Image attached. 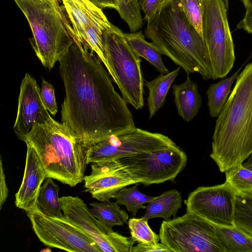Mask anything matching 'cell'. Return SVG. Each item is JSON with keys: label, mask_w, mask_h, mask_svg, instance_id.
Here are the masks:
<instances>
[{"label": "cell", "mask_w": 252, "mask_h": 252, "mask_svg": "<svg viewBox=\"0 0 252 252\" xmlns=\"http://www.w3.org/2000/svg\"><path fill=\"white\" fill-rule=\"evenodd\" d=\"M71 37L72 44L59 61L65 93L62 123L90 145L135 128L127 103L115 90L101 59Z\"/></svg>", "instance_id": "cell-1"}, {"label": "cell", "mask_w": 252, "mask_h": 252, "mask_svg": "<svg viewBox=\"0 0 252 252\" xmlns=\"http://www.w3.org/2000/svg\"><path fill=\"white\" fill-rule=\"evenodd\" d=\"M217 118L210 156L223 173L252 154V62L238 74Z\"/></svg>", "instance_id": "cell-2"}, {"label": "cell", "mask_w": 252, "mask_h": 252, "mask_svg": "<svg viewBox=\"0 0 252 252\" xmlns=\"http://www.w3.org/2000/svg\"><path fill=\"white\" fill-rule=\"evenodd\" d=\"M145 35L162 54L186 73H198L205 80L212 70L205 41L177 0H168L147 24Z\"/></svg>", "instance_id": "cell-3"}, {"label": "cell", "mask_w": 252, "mask_h": 252, "mask_svg": "<svg viewBox=\"0 0 252 252\" xmlns=\"http://www.w3.org/2000/svg\"><path fill=\"white\" fill-rule=\"evenodd\" d=\"M25 142L37 153L48 177L70 187L84 181L91 145L76 138L64 124L51 117L35 126Z\"/></svg>", "instance_id": "cell-4"}, {"label": "cell", "mask_w": 252, "mask_h": 252, "mask_svg": "<svg viewBox=\"0 0 252 252\" xmlns=\"http://www.w3.org/2000/svg\"><path fill=\"white\" fill-rule=\"evenodd\" d=\"M30 25L32 48L42 65L51 70L59 62L73 40L65 21L45 0H13Z\"/></svg>", "instance_id": "cell-5"}, {"label": "cell", "mask_w": 252, "mask_h": 252, "mask_svg": "<svg viewBox=\"0 0 252 252\" xmlns=\"http://www.w3.org/2000/svg\"><path fill=\"white\" fill-rule=\"evenodd\" d=\"M103 41L109 74L122 97L136 110L141 109L144 104V79L140 57L128 44L125 33L113 24L103 33Z\"/></svg>", "instance_id": "cell-6"}, {"label": "cell", "mask_w": 252, "mask_h": 252, "mask_svg": "<svg viewBox=\"0 0 252 252\" xmlns=\"http://www.w3.org/2000/svg\"><path fill=\"white\" fill-rule=\"evenodd\" d=\"M160 242L174 252H225L216 226L191 212L163 220Z\"/></svg>", "instance_id": "cell-7"}, {"label": "cell", "mask_w": 252, "mask_h": 252, "mask_svg": "<svg viewBox=\"0 0 252 252\" xmlns=\"http://www.w3.org/2000/svg\"><path fill=\"white\" fill-rule=\"evenodd\" d=\"M227 11L223 0H207L203 11L202 37L207 47L213 80L225 77L235 60Z\"/></svg>", "instance_id": "cell-8"}, {"label": "cell", "mask_w": 252, "mask_h": 252, "mask_svg": "<svg viewBox=\"0 0 252 252\" xmlns=\"http://www.w3.org/2000/svg\"><path fill=\"white\" fill-rule=\"evenodd\" d=\"M137 183L145 186L174 181L185 168L188 158L176 144L115 160Z\"/></svg>", "instance_id": "cell-9"}, {"label": "cell", "mask_w": 252, "mask_h": 252, "mask_svg": "<svg viewBox=\"0 0 252 252\" xmlns=\"http://www.w3.org/2000/svg\"><path fill=\"white\" fill-rule=\"evenodd\" d=\"M174 144L164 135L135 127L112 135L92 144L88 152V163L115 160Z\"/></svg>", "instance_id": "cell-10"}, {"label": "cell", "mask_w": 252, "mask_h": 252, "mask_svg": "<svg viewBox=\"0 0 252 252\" xmlns=\"http://www.w3.org/2000/svg\"><path fill=\"white\" fill-rule=\"evenodd\" d=\"M27 214L35 234L46 246L70 252H102L85 231L64 216L48 217L37 208Z\"/></svg>", "instance_id": "cell-11"}, {"label": "cell", "mask_w": 252, "mask_h": 252, "mask_svg": "<svg viewBox=\"0 0 252 252\" xmlns=\"http://www.w3.org/2000/svg\"><path fill=\"white\" fill-rule=\"evenodd\" d=\"M237 192L227 182L200 187L184 200L186 210L216 226L234 227Z\"/></svg>", "instance_id": "cell-12"}, {"label": "cell", "mask_w": 252, "mask_h": 252, "mask_svg": "<svg viewBox=\"0 0 252 252\" xmlns=\"http://www.w3.org/2000/svg\"><path fill=\"white\" fill-rule=\"evenodd\" d=\"M64 216L85 231L104 252H131L136 242L114 232L96 218L83 200L71 196L60 198Z\"/></svg>", "instance_id": "cell-13"}, {"label": "cell", "mask_w": 252, "mask_h": 252, "mask_svg": "<svg viewBox=\"0 0 252 252\" xmlns=\"http://www.w3.org/2000/svg\"><path fill=\"white\" fill-rule=\"evenodd\" d=\"M51 118L42 102L36 80L26 73L21 84L17 117L13 126L16 136L25 142L35 126L42 125Z\"/></svg>", "instance_id": "cell-14"}, {"label": "cell", "mask_w": 252, "mask_h": 252, "mask_svg": "<svg viewBox=\"0 0 252 252\" xmlns=\"http://www.w3.org/2000/svg\"><path fill=\"white\" fill-rule=\"evenodd\" d=\"M85 191L100 202L110 200L122 188L136 182L116 160L92 163L84 178Z\"/></svg>", "instance_id": "cell-15"}, {"label": "cell", "mask_w": 252, "mask_h": 252, "mask_svg": "<svg viewBox=\"0 0 252 252\" xmlns=\"http://www.w3.org/2000/svg\"><path fill=\"white\" fill-rule=\"evenodd\" d=\"M27 145L26 164L22 182L15 194L17 207L26 212L37 209V199L42 184L47 177L46 169L37 153Z\"/></svg>", "instance_id": "cell-16"}, {"label": "cell", "mask_w": 252, "mask_h": 252, "mask_svg": "<svg viewBox=\"0 0 252 252\" xmlns=\"http://www.w3.org/2000/svg\"><path fill=\"white\" fill-rule=\"evenodd\" d=\"M63 10L71 28L68 31L81 43L86 31L98 25L112 24L103 12L102 9L90 0H61Z\"/></svg>", "instance_id": "cell-17"}, {"label": "cell", "mask_w": 252, "mask_h": 252, "mask_svg": "<svg viewBox=\"0 0 252 252\" xmlns=\"http://www.w3.org/2000/svg\"><path fill=\"white\" fill-rule=\"evenodd\" d=\"M172 89L178 115L186 122L191 121L201 106V96L196 84L188 75L185 82L174 85Z\"/></svg>", "instance_id": "cell-18"}, {"label": "cell", "mask_w": 252, "mask_h": 252, "mask_svg": "<svg viewBox=\"0 0 252 252\" xmlns=\"http://www.w3.org/2000/svg\"><path fill=\"white\" fill-rule=\"evenodd\" d=\"M182 201L181 193L177 190L165 191L148 203L143 217L148 220L155 218L169 220L172 216L175 218L178 210L182 208Z\"/></svg>", "instance_id": "cell-19"}, {"label": "cell", "mask_w": 252, "mask_h": 252, "mask_svg": "<svg viewBox=\"0 0 252 252\" xmlns=\"http://www.w3.org/2000/svg\"><path fill=\"white\" fill-rule=\"evenodd\" d=\"M180 66L167 74L160 73L155 79L146 81L149 90L147 104L150 118H152L163 106L168 91L178 75Z\"/></svg>", "instance_id": "cell-20"}, {"label": "cell", "mask_w": 252, "mask_h": 252, "mask_svg": "<svg viewBox=\"0 0 252 252\" xmlns=\"http://www.w3.org/2000/svg\"><path fill=\"white\" fill-rule=\"evenodd\" d=\"M125 36L129 45L140 57L146 60L160 73H169L162 62V53L153 42L145 40L141 31L125 33Z\"/></svg>", "instance_id": "cell-21"}, {"label": "cell", "mask_w": 252, "mask_h": 252, "mask_svg": "<svg viewBox=\"0 0 252 252\" xmlns=\"http://www.w3.org/2000/svg\"><path fill=\"white\" fill-rule=\"evenodd\" d=\"M243 66L242 65L231 76L224 78L218 83L211 84L208 87L206 94L211 117L216 118L219 116L231 92V89L233 82L236 80Z\"/></svg>", "instance_id": "cell-22"}, {"label": "cell", "mask_w": 252, "mask_h": 252, "mask_svg": "<svg viewBox=\"0 0 252 252\" xmlns=\"http://www.w3.org/2000/svg\"><path fill=\"white\" fill-rule=\"evenodd\" d=\"M53 178L47 177L41 186L37 199V207L43 215L53 218L64 217L59 197V187Z\"/></svg>", "instance_id": "cell-23"}, {"label": "cell", "mask_w": 252, "mask_h": 252, "mask_svg": "<svg viewBox=\"0 0 252 252\" xmlns=\"http://www.w3.org/2000/svg\"><path fill=\"white\" fill-rule=\"evenodd\" d=\"M216 228L225 252H252V237L237 226Z\"/></svg>", "instance_id": "cell-24"}, {"label": "cell", "mask_w": 252, "mask_h": 252, "mask_svg": "<svg viewBox=\"0 0 252 252\" xmlns=\"http://www.w3.org/2000/svg\"><path fill=\"white\" fill-rule=\"evenodd\" d=\"M90 205L91 213L109 228L124 225L128 219L127 213L121 209L117 202H93Z\"/></svg>", "instance_id": "cell-25"}, {"label": "cell", "mask_w": 252, "mask_h": 252, "mask_svg": "<svg viewBox=\"0 0 252 252\" xmlns=\"http://www.w3.org/2000/svg\"><path fill=\"white\" fill-rule=\"evenodd\" d=\"M234 222L252 237V192H237Z\"/></svg>", "instance_id": "cell-26"}, {"label": "cell", "mask_w": 252, "mask_h": 252, "mask_svg": "<svg viewBox=\"0 0 252 252\" xmlns=\"http://www.w3.org/2000/svg\"><path fill=\"white\" fill-rule=\"evenodd\" d=\"M155 198L139 191L136 184L130 188H122L114 197L119 205L125 206L126 210L134 216L136 215L139 209H146L144 204L149 203Z\"/></svg>", "instance_id": "cell-27"}, {"label": "cell", "mask_w": 252, "mask_h": 252, "mask_svg": "<svg viewBox=\"0 0 252 252\" xmlns=\"http://www.w3.org/2000/svg\"><path fill=\"white\" fill-rule=\"evenodd\" d=\"M116 10L128 26L130 32L139 31L143 26L141 6L138 0H115Z\"/></svg>", "instance_id": "cell-28"}, {"label": "cell", "mask_w": 252, "mask_h": 252, "mask_svg": "<svg viewBox=\"0 0 252 252\" xmlns=\"http://www.w3.org/2000/svg\"><path fill=\"white\" fill-rule=\"evenodd\" d=\"M225 182L236 191L252 192V169L242 163L225 172Z\"/></svg>", "instance_id": "cell-29"}, {"label": "cell", "mask_w": 252, "mask_h": 252, "mask_svg": "<svg viewBox=\"0 0 252 252\" xmlns=\"http://www.w3.org/2000/svg\"><path fill=\"white\" fill-rule=\"evenodd\" d=\"M128 225L131 236L138 243L154 245L160 240L159 235L151 229L148 224V220L143 216L140 218L129 219Z\"/></svg>", "instance_id": "cell-30"}, {"label": "cell", "mask_w": 252, "mask_h": 252, "mask_svg": "<svg viewBox=\"0 0 252 252\" xmlns=\"http://www.w3.org/2000/svg\"><path fill=\"white\" fill-rule=\"evenodd\" d=\"M186 16L202 36V17L207 0H177Z\"/></svg>", "instance_id": "cell-31"}, {"label": "cell", "mask_w": 252, "mask_h": 252, "mask_svg": "<svg viewBox=\"0 0 252 252\" xmlns=\"http://www.w3.org/2000/svg\"><path fill=\"white\" fill-rule=\"evenodd\" d=\"M41 96L46 109L52 115L55 116L58 112V106L53 86L44 79L42 80Z\"/></svg>", "instance_id": "cell-32"}, {"label": "cell", "mask_w": 252, "mask_h": 252, "mask_svg": "<svg viewBox=\"0 0 252 252\" xmlns=\"http://www.w3.org/2000/svg\"><path fill=\"white\" fill-rule=\"evenodd\" d=\"M169 0H139L147 24L151 22L162 7Z\"/></svg>", "instance_id": "cell-33"}, {"label": "cell", "mask_w": 252, "mask_h": 252, "mask_svg": "<svg viewBox=\"0 0 252 252\" xmlns=\"http://www.w3.org/2000/svg\"><path fill=\"white\" fill-rule=\"evenodd\" d=\"M171 252V251L164 244L157 243L154 245H149L142 243H138L133 247L131 252Z\"/></svg>", "instance_id": "cell-34"}, {"label": "cell", "mask_w": 252, "mask_h": 252, "mask_svg": "<svg viewBox=\"0 0 252 252\" xmlns=\"http://www.w3.org/2000/svg\"><path fill=\"white\" fill-rule=\"evenodd\" d=\"M5 176L2 166V159L0 157V209L5 203L8 194V189L5 182Z\"/></svg>", "instance_id": "cell-35"}, {"label": "cell", "mask_w": 252, "mask_h": 252, "mask_svg": "<svg viewBox=\"0 0 252 252\" xmlns=\"http://www.w3.org/2000/svg\"><path fill=\"white\" fill-rule=\"evenodd\" d=\"M243 19L237 24V28L243 29L252 34V6L248 7Z\"/></svg>", "instance_id": "cell-36"}, {"label": "cell", "mask_w": 252, "mask_h": 252, "mask_svg": "<svg viewBox=\"0 0 252 252\" xmlns=\"http://www.w3.org/2000/svg\"><path fill=\"white\" fill-rule=\"evenodd\" d=\"M49 2L56 9L60 16L65 21L68 22L67 19V17L64 12L62 6L60 5V0H45Z\"/></svg>", "instance_id": "cell-37"}, {"label": "cell", "mask_w": 252, "mask_h": 252, "mask_svg": "<svg viewBox=\"0 0 252 252\" xmlns=\"http://www.w3.org/2000/svg\"><path fill=\"white\" fill-rule=\"evenodd\" d=\"M243 163L252 169V154L250 156L247 161Z\"/></svg>", "instance_id": "cell-38"}, {"label": "cell", "mask_w": 252, "mask_h": 252, "mask_svg": "<svg viewBox=\"0 0 252 252\" xmlns=\"http://www.w3.org/2000/svg\"><path fill=\"white\" fill-rule=\"evenodd\" d=\"M245 7L247 8L248 7L252 6V0H241Z\"/></svg>", "instance_id": "cell-39"}, {"label": "cell", "mask_w": 252, "mask_h": 252, "mask_svg": "<svg viewBox=\"0 0 252 252\" xmlns=\"http://www.w3.org/2000/svg\"><path fill=\"white\" fill-rule=\"evenodd\" d=\"M227 10H228L229 0H223Z\"/></svg>", "instance_id": "cell-40"}]
</instances>
